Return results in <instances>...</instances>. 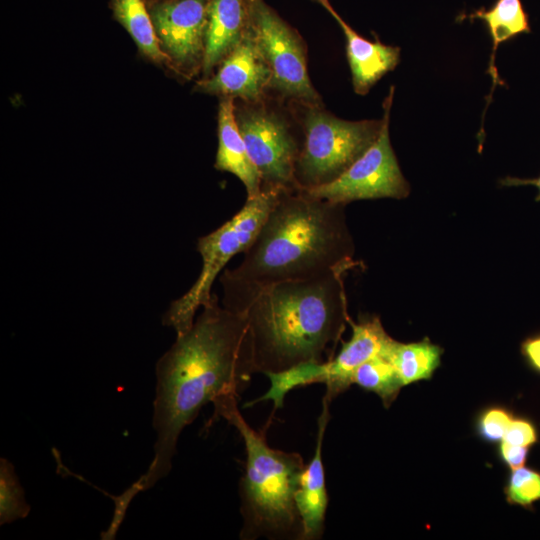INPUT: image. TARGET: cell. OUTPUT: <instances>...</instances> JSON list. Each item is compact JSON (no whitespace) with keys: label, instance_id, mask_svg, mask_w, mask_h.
Returning a JSON list of instances; mask_svg holds the SVG:
<instances>
[{"label":"cell","instance_id":"5bb4252c","mask_svg":"<svg viewBox=\"0 0 540 540\" xmlns=\"http://www.w3.org/2000/svg\"><path fill=\"white\" fill-rule=\"evenodd\" d=\"M248 25L246 0H210L202 63L203 78L213 74L243 39Z\"/></svg>","mask_w":540,"mask_h":540},{"label":"cell","instance_id":"8fae6325","mask_svg":"<svg viewBox=\"0 0 540 540\" xmlns=\"http://www.w3.org/2000/svg\"><path fill=\"white\" fill-rule=\"evenodd\" d=\"M210 0H154L149 13L163 53L175 73L190 78L202 69Z\"/></svg>","mask_w":540,"mask_h":540},{"label":"cell","instance_id":"6da1fadb","mask_svg":"<svg viewBox=\"0 0 540 540\" xmlns=\"http://www.w3.org/2000/svg\"><path fill=\"white\" fill-rule=\"evenodd\" d=\"M153 428L154 457L148 470L123 495L117 507L125 511L139 492L168 475L183 429L207 403L237 396L254 374L242 315L212 301L202 307L192 327L176 335L156 363Z\"/></svg>","mask_w":540,"mask_h":540},{"label":"cell","instance_id":"44dd1931","mask_svg":"<svg viewBox=\"0 0 540 540\" xmlns=\"http://www.w3.org/2000/svg\"><path fill=\"white\" fill-rule=\"evenodd\" d=\"M30 506L15 473L14 466L5 458L0 459V524L12 523L28 516Z\"/></svg>","mask_w":540,"mask_h":540},{"label":"cell","instance_id":"cb8c5ba5","mask_svg":"<svg viewBox=\"0 0 540 540\" xmlns=\"http://www.w3.org/2000/svg\"><path fill=\"white\" fill-rule=\"evenodd\" d=\"M537 440V430L531 421L524 418H513L502 441L512 445L530 447Z\"/></svg>","mask_w":540,"mask_h":540},{"label":"cell","instance_id":"5b68a950","mask_svg":"<svg viewBox=\"0 0 540 540\" xmlns=\"http://www.w3.org/2000/svg\"><path fill=\"white\" fill-rule=\"evenodd\" d=\"M281 190L263 189L258 196L247 198L230 220L197 240L196 249L202 258L200 274L185 294L171 302L163 315V325L173 328L176 335L192 327L197 311L215 295L212 293L215 279L233 256L249 248Z\"/></svg>","mask_w":540,"mask_h":540},{"label":"cell","instance_id":"30bf717a","mask_svg":"<svg viewBox=\"0 0 540 540\" xmlns=\"http://www.w3.org/2000/svg\"><path fill=\"white\" fill-rule=\"evenodd\" d=\"M235 115L262 190L298 189L295 168L300 149L283 117L264 107L235 110Z\"/></svg>","mask_w":540,"mask_h":540},{"label":"cell","instance_id":"7402d4cb","mask_svg":"<svg viewBox=\"0 0 540 540\" xmlns=\"http://www.w3.org/2000/svg\"><path fill=\"white\" fill-rule=\"evenodd\" d=\"M504 493L509 504L530 508L540 501V472L524 466L512 469Z\"/></svg>","mask_w":540,"mask_h":540},{"label":"cell","instance_id":"8992f818","mask_svg":"<svg viewBox=\"0 0 540 540\" xmlns=\"http://www.w3.org/2000/svg\"><path fill=\"white\" fill-rule=\"evenodd\" d=\"M310 108L295 168L296 186L304 190L343 174L375 142L382 127V120L347 121L319 107Z\"/></svg>","mask_w":540,"mask_h":540},{"label":"cell","instance_id":"603a6c76","mask_svg":"<svg viewBox=\"0 0 540 540\" xmlns=\"http://www.w3.org/2000/svg\"><path fill=\"white\" fill-rule=\"evenodd\" d=\"M513 418L512 414L504 408L486 409L478 418L477 432L485 441H502Z\"/></svg>","mask_w":540,"mask_h":540},{"label":"cell","instance_id":"4fadbf2b","mask_svg":"<svg viewBox=\"0 0 540 540\" xmlns=\"http://www.w3.org/2000/svg\"><path fill=\"white\" fill-rule=\"evenodd\" d=\"M333 399L325 394L322 399V410L318 417V432L314 455L305 465L295 493L296 507L300 516L302 540H317L324 533L328 495L325 481V470L322 460V447L328 422L329 406Z\"/></svg>","mask_w":540,"mask_h":540},{"label":"cell","instance_id":"e0dca14e","mask_svg":"<svg viewBox=\"0 0 540 540\" xmlns=\"http://www.w3.org/2000/svg\"><path fill=\"white\" fill-rule=\"evenodd\" d=\"M469 19L481 20L488 30L492 41V50L487 72L492 78V88L487 98L486 109L491 101L494 88L497 85H504V81L499 78L495 65L496 52L499 44L513 39L522 33H530L529 16L526 13L521 0H496L491 8H481L470 14L462 13L457 17V21Z\"/></svg>","mask_w":540,"mask_h":540},{"label":"cell","instance_id":"d4e9b609","mask_svg":"<svg viewBox=\"0 0 540 540\" xmlns=\"http://www.w3.org/2000/svg\"><path fill=\"white\" fill-rule=\"evenodd\" d=\"M528 455L529 447L512 445L505 441H501L499 446V456L510 469L524 466Z\"/></svg>","mask_w":540,"mask_h":540},{"label":"cell","instance_id":"4316f807","mask_svg":"<svg viewBox=\"0 0 540 540\" xmlns=\"http://www.w3.org/2000/svg\"><path fill=\"white\" fill-rule=\"evenodd\" d=\"M500 183L501 185L506 186V187L524 186V185L535 186L538 190L535 201L537 202L540 201V175L536 178H529V179H522V178L508 176L500 180Z\"/></svg>","mask_w":540,"mask_h":540},{"label":"cell","instance_id":"7a4b0ae2","mask_svg":"<svg viewBox=\"0 0 540 540\" xmlns=\"http://www.w3.org/2000/svg\"><path fill=\"white\" fill-rule=\"evenodd\" d=\"M345 265L302 280L262 286L222 305L244 317L254 373H277L333 358L350 318Z\"/></svg>","mask_w":540,"mask_h":540},{"label":"cell","instance_id":"7c38bea8","mask_svg":"<svg viewBox=\"0 0 540 540\" xmlns=\"http://www.w3.org/2000/svg\"><path fill=\"white\" fill-rule=\"evenodd\" d=\"M271 87V72L254 39L246 33L218 69L197 82L199 92L258 102Z\"/></svg>","mask_w":540,"mask_h":540},{"label":"cell","instance_id":"3957f363","mask_svg":"<svg viewBox=\"0 0 540 540\" xmlns=\"http://www.w3.org/2000/svg\"><path fill=\"white\" fill-rule=\"evenodd\" d=\"M344 206L302 189L281 190L241 263L222 272V300L353 264Z\"/></svg>","mask_w":540,"mask_h":540},{"label":"cell","instance_id":"2e32d148","mask_svg":"<svg viewBox=\"0 0 540 540\" xmlns=\"http://www.w3.org/2000/svg\"><path fill=\"white\" fill-rule=\"evenodd\" d=\"M232 98H222L218 110V149L215 168L235 175L245 186L247 198L262 192L260 174L251 161L239 130Z\"/></svg>","mask_w":540,"mask_h":540},{"label":"cell","instance_id":"9a60e30c","mask_svg":"<svg viewBox=\"0 0 540 540\" xmlns=\"http://www.w3.org/2000/svg\"><path fill=\"white\" fill-rule=\"evenodd\" d=\"M326 10L340 25L346 38V53L354 91L365 95L386 73L400 61V48L369 41L356 33L329 4Z\"/></svg>","mask_w":540,"mask_h":540},{"label":"cell","instance_id":"ba28073f","mask_svg":"<svg viewBox=\"0 0 540 540\" xmlns=\"http://www.w3.org/2000/svg\"><path fill=\"white\" fill-rule=\"evenodd\" d=\"M248 31L271 72V87L309 107L320 97L308 72L300 37L263 0H246Z\"/></svg>","mask_w":540,"mask_h":540},{"label":"cell","instance_id":"277c9868","mask_svg":"<svg viewBox=\"0 0 540 540\" xmlns=\"http://www.w3.org/2000/svg\"><path fill=\"white\" fill-rule=\"evenodd\" d=\"M239 397H225L214 404L221 416L240 433L246 451L245 473L240 482L243 527L241 539L296 537L302 526L295 493L305 463L300 454L271 448L265 432L254 430L242 417Z\"/></svg>","mask_w":540,"mask_h":540},{"label":"cell","instance_id":"ac0fdd59","mask_svg":"<svg viewBox=\"0 0 540 540\" xmlns=\"http://www.w3.org/2000/svg\"><path fill=\"white\" fill-rule=\"evenodd\" d=\"M110 8L141 55L154 64L171 69L168 57L160 48L145 0H110Z\"/></svg>","mask_w":540,"mask_h":540},{"label":"cell","instance_id":"484cf974","mask_svg":"<svg viewBox=\"0 0 540 540\" xmlns=\"http://www.w3.org/2000/svg\"><path fill=\"white\" fill-rule=\"evenodd\" d=\"M520 349L529 367L540 374V333L527 337Z\"/></svg>","mask_w":540,"mask_h":540},{"label":"cell","instance_id":"9c48e42d","mask_svg":"<svg viewBox=\"0 0 540 540\" xmlns=\"http://www.w3.org/2000/svg\"><path fill=\"white\" fill-rule=\"evenodd\" d=\"M393 95L394 86H391L383 103L381 131L366 152L335 180L302 190L313 197L343 205L356 200L402 199L409 195V184L401 172L389 138Z\"/></svg>","mask_w":540,"mask_h":540},{"label":"cell","instance_id":"ffe728a7","mask_svg":"<svg viewBox=\"0 0 540 540\" xmlns=\"http://www.w3.org/2000/svg\"><path fill=\"white\" fill-rule=\"evenodd\" d=\"M352 384L376 393L386 408L397 398L403 387L400 376L384 349L356 369Z\"/></svg>","mask_w":540,"mask_h":540},{"label":"cell","instance_id":"52a82bcc","mask_svg":"<svg viewBox=\"0 0 540 540\" xmlns=\"http://www.w3.org/2000/svg\"><path fill=\"white\" fill-rule=\"evenodd\" d=\"M348 323L352 327V336L343 342L335 357L321 363H303L281 372L266 373L271 385L257 401L271 400L276 411L283 407L288 392L300 386L323 383L325 394L332 399L347 390L356 369L379 354L391 339L377 316L365 317L359 322L349 318Z\"/></svg>","mask_w":540,"mask_h":540},{"label":"cell","instance_id":"83f0119b","mask_svg":"<svg viewBox=\"0 0 540 540\" xmlns=\"http://www.w3.org/2000/svg\"><path fill=\"white\" fill-rule=\"evenodd\" d=\"M325 8L330 4L328 0H315Z\"/></svg>","mask_w":540,"mask_h":540},{"label":"cell","instance_id":"d6986e66","mask_svg":"<svg viewBox=\"0 0 540 540\" xmlns=\"http://www.w3.org/2000/svg\"><path fill=\"white\" fill-rule=\"evenodd\" d=\"M384 353L395 366L403 386H406L430 379L440 365L443 350L427 338L412 343H401L391 338Z\"/></svg>","mask_w":540,"mask_h":540}]
</instances>
